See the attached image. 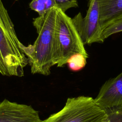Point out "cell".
Wrapping results in <instances>:
<instances>
[{
	"mask_svg": "<svg viewBox=\"0 0 122 122\" xmlns=\"http://www.w3.org/2000/svg\"><path fill=\"white\" fill-rule=\"evenodd\" d=\"M43 1L46 6L47 12L53 7H57V4L54 0H43Z\"/></svg>",
	"mask_w": 122,
	"mask_h": 122,
	"instance_id": "obj_14",
	"label": "cell"
},
{
	"mask_svg": "<svg viewBox=\"0 0 122 122\" xmlns=\"http://www.w3.org/2000/svg\"><path fill=\"white\" fill-rule=\"evenodd\" d=\"M108 117L95 99L85 96L68 98L64 107L42 122H102Z\"/></svg>",
	"mask_w": 122,
	"mask_h": 122,
	"instance_id": "obj_3",
	"label": "cell"
},
{
	"mask_svg": "<svg viewBox=\"0 0 122 122\" xmlns=\"http://www.w3.org/2000/svg\"><path fill=\"white\" fill-rule=\"evenodd\" d=\"M122 31V19L117 20L103 28L101 32V40L103 42L111 35Z\"/></svg>",
	"mask_w": 122,
	"mask_h": 122,
	"instance_id": "obj_10",
	"label": "cell"
},
{
	"mask_svg": "<svg viewBox=\"0 0 122 122\" xmlns=\"http://www.w3.org/2000/svg\"><path fill=\"white\" fill-rule=\"evenodd\" d=\"M13 23L0 0V73L22 77L28 60L21 47Z\"/></svg>",
	"mask_w": 122,
	"mask_h": 122,
	"instance_id": "obj_2",
	"label": "cell"
},
{
	"mask_svg": "<svg viewBox=\"0 0 122 122\" xmlns=\"http://www.w3.org/2000/svg\"><path fill=\"white\" fill-rule=\"evenodd\" d=\"M57 4V8L63 12L71 8L78 7L77 0H54Z\"/></svg>",
	"mask_w": 122,
	"mask_h": 122,
	"instance_id": "obj_13",
	"label": "cell"
},
{
	"mask_svg": "<svg viewBox=\"0 0 122 122\" xmlns=\"http://www.w3.org/2000/svg\"><path fill=\"white\" fill-rule=\"evenodd\" d=\"M72 19L84 44L102 43L98 0H89L88 9L84 18L79 13Z\"/></svg>",
	"mask_w": 122,
	"mask_h": 122,
	"instance_id": "obj_5",
	"label": "cell"
},
{
	"mask_svg": "<svg viewBox=\"0 0 122 122\" xmlns=\"http://www.w3.org/2000/svg\"><path fill=\"white\" fill-rule=\"evenodd\" d=\"M98 2L102 30L109 24L122 19V0H98Z\"/></svg>",
	"mask_w": 122,
	"mask_h": 122,
	"instance_id": "obj_8",
	"label": "cell"
},
{
	"mask_svg": "<svg viewBox=\"0 0 122 122\" xmlns=\"http://www.w3.org/2000/svg\"><path fill=\"white\" fill-rule=\"evenodd\" d=\"M39 112L31 105L4 99L0 102V122H42Z\"/></svg>",
	"mask_w": 122,
	"mask_h": 122,
	"instance_id": "obj_6",
	"label": "cell"
},
{
	"mask_svg": "<svg viewBox=\"0 0 122 122\" xmlns=\"http://www.w3.org/2000/svg\"><path fill=\"white\" fill-rule=\"evenodd\" d=\"M87 58L88 57L81 53H75L69 58L67 64L71 71H79L85 66Z\"/></svg>",
	"mask_w": 122,
	"mask_h": 122,
	"instance_id": "obj_9",
	"label": "cell"
},
{
	"mask_svg": "<svg viewBox=\"0 0 122 122\" xmlns=\"http://www.w3.org/2000/svg\"><path fill=\"white\" fill-rule=\"evenodd\" d=\"M95 100L105 110L122 107V72L102 85Z\"/></svg>",
	"mask_w": 122,
	"mask_h": 122,
	"instance_id": "obj_7",
	"label": "cell"
},
{
	"mask_svg": "<svg viewBox=\"0 0 122 122\" xmlns=\"http://www.w3.org/2000/svg\"><path fill=\"white\" fill-rule=\"evenodd\" d=\"M57 34L59 42L57 67L64 66L69 58L75 53H81L88 58L84 44L72 19L59 8Z\"/></svg>",
	"mask_w": 122,
	"mask_h": 122,
	"instance_id": "obj_4",
	"label": "cell"
},
{
	"mask_svg": "<svg viewBox=\"0 0 122 122\" xmlns=\"http://www.w3.org/2000/svg\"><path fill=\"white\" fill-rule=\"evenodd\" d=\"M107 119L102 122H122V107L106 110Z\"/></svg>",
	"mask_w": 122,
	"mask_h": 122,
	"instance_id": "obj_11",
	"label": "cell"
},
{
	"mask_svg": "<svg viewBox=\"0 0 122 122\" xmlns=\"http://www.w3.org/2000/svg\"><path fill=\"white\" fill-rule=\"evenodd\" d=\"M30 9L36 11L39 16L45 14L47 11L43 0H32L29 4Z\"/></svg>",
	"mask_w": 122,
	"mask_h": 122,
	"instance_id": "obj_12",
	"label": "cell"
},
{
	"mask_svg": "<svg viewBox=\"0 0 122 122\" xmlns=\"http://www.w3.org/2000/svg\"><path fill=\"white\" fill-rule=\"evenodd\" d=\"M58 8L53 7L45 14L34 18L32 24L38 37L33 44L21 47L28 60L31 73L47 76L56 65L59 42L57 34Z\"/></svg>",
	"mask_w": 122,
	"mask_h": 122,
	"instance_id": "obj_1",
	"label": "cell"
}]
</instances>
